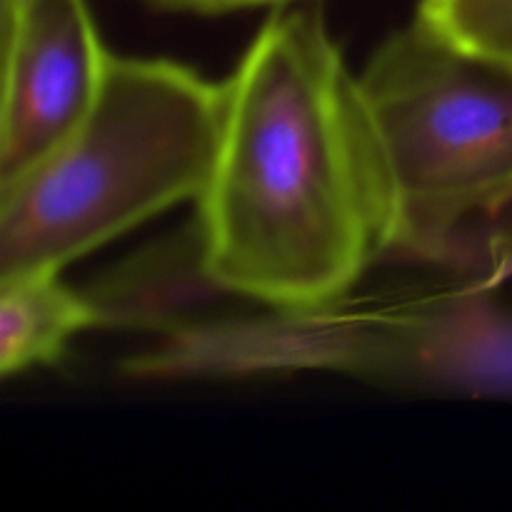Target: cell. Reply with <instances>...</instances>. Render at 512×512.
Returning a JSON list of instances; mask_svg holds the SVG:
<instances>
[{
  "instance_id": "cell-9",
  "label": "cell",
  "mask_w": 512,
  "mask_h": 512,
  "mask_svg": "<svg viewBox=\"0 0 512 512\" xmlns=\"http://www.w3.org/2000/svg\"><path fill=\"white\" fill-rule=\"evenodd\" d=\"M158 10L168 13H188V15H228L238 10L255 8H288V5L300 3V0H143Z\"/></svg>"
},
{
  "instance_id": "cell-8",
  "label": "cell",
  "mask_w": 512,
  "mask_h": 512,
  "mask_svg": "<svg viewBox=\"0 0 512 512\" xmlns=\"http://www.w3.org/2000/svg\"><path fill=\"white\" fill-rule=\"evenodd\" d=\"M468 278L483 280L493 288H500L512 278V203L480 240Z\"/></svg>"
},
{
  "instance_id": "cell-3",
  "label": "cell",
  "mask_w": 512,
  "mask_h": 512,
  "mask_svg": "<svg viewBox=\"0 0 512 512\" xmlns=\"http://www.w3.org/2000/svg\"><path fill=\"white\" fill-rule=\"evenodd\" d=\"M223 85L163 58L110 53L88 118L0 185V280L65 265L198 203L218 153Z\"/></svg>"
},
{
  "instance_id": "cell-1",
  "label": "cell",
  "mask_w": 512,
  "mask_h": 512,
  "mask_svg": "<svg viewBox=\"0 0 512 512\" xmlns=\"http://www.w3.org/2000/svg\"><path fill=\"white\" fill-rule=\"evenodd\" d=\"M198 198V275L263 310L353 293L388 253L393 195L360 75L318 8H275L223 80Z\"/></svg>"
},
{
  "instance_id": "cell-10",
  "label": "cell",
  "mask_w": 512,
  "mask_h": 512,
  "mask_svg": "<svg viewBox=\"0 0 512 512\" xmlns=\"http://www.w3.org/2000/svg\"><path fill=\"white\" fill-rule=\"evenodd\" d=\"M25 3H28V0H0V18H3V15L15 13V10Z\"/></svg>"
},
{
  "instance_id": "cell-4",
  "label": "cell",
  "mask_w": 512,
  "mask_h": 512,
  "mask_svg": "<svg viewBox=\"0 0 512 512\" xmlns=\"http://www.w3.org/2000/svg\"><path fill=\"white\" fill-rule=\"evenodd\" d=\"M358 75L393 195L385 260L465 278L512 203V73L413 18Z\"/></svg>"
},
{
  "instance_id": "cell-7",
  "label": "cell",
  "mask_w": 512,
  "mask_h": 512,
  "mask_svg": "<svg viewBox=\"0 0 512 512\" xmlns=\"http://www.w3.org/2000/svg\"><path fill=\"white\" fill-rule=\"evenodd\" d=\"M415 18L445 43L512 73V0H420Z\"/></svg>"
},
{
  "instance_id": "cell-2",
  "label": "cell",
  "mask_w": 512,
  "mask_h": 512,
  "mask_svg": "<svg viewBox=\"0 0 512 512\" xmlns=\"http://www.w3.org/2000/svg\"><path fill=\"white\" fill-rule=\"evenodd\" d=\"M493 285L433 288L240 318L165 323L160 343L125 360L135 380H230L333 373L383 388L512 398V310Z\"/></svg>"
},
{
  "instance_id": "cell-5",
  "label": "cell",
  "mask_w": 512,
  "mask_h": 512,
  "mask_svg": "<svg viewBox=\"0 0 512 512\" xmlns=\"http://www.w3.org/2000/svg\"><path fill=\"white\" fill-rule=\"evenodd\" d=\"M0 185L53 155L88 118L110 53L88 0H28L3 15Z\"/></svg>"
},
{
  "instance_id": "cell-6",
  "label": "cell",
  "mask_w": 512,
  "mask_h": 512,
  "mask_svg": "<svg viewBox=\"0 0 512 512\" xmlns=\"http://www.w3.org/2000/svg\"><path fill=\"white\" fill-rule=\"evenodd\" d=\"M108 320L110 305L68 288L60 270L0 280V375L55 365L80 333Z\"/></svg>"
}]
</instances>
